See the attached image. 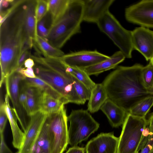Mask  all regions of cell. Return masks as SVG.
Instances as JSON below:
<instances>
[{
  "label": "cell",
  "mask_w": 153,
  "mask_h": 153,
  "mask_svg": "<svg viewBox=\"0 0 153 153\" xmlns=\"http://www.w3.org/2000/svg\"><path fill=\"white\" fill-rule=\"evenodd\" d=\"M125 16L130 23L153 28V0H143L127 7Z\"/></svg>",
  "instance_id": "obj_10"
},
{
  "label": "cell",
  "mask_w": 153,
  "mask_h": 153,
  "mask_svg": "<svg viewBox=\"0 0 153 153\" xmlns=\"http://www.w3.org/2000/svg\"><path fill=\"white\" fill-rule=\"evenodd\" d=\"M24 77L17 71L13 72L5 79L6 94L12 102L18 120L25 132L30 120V117L27 114L19 101L20 83Z\"/></svg>",
  "instance_id": "obj_9"
},
{
  "label": "cell",
  "mask_w": 153,
  "mask_h": 153,
  "mask_svg": "<svg viewBox=\"0 0 153 153\" xmlns=\"http://www.w3.org/2000/svg\"><path fill=\"white\" fill-rule=\"evenodd\" d=\"M67 70L72 76L83 83L91 90L95 85L96 83L91 79L89 76L82 69L67 66Z\"/></svg>",
  "instance_id": "obj_27"
},
{
  "label": "cell",
  "mask_w": 153,
  "mask_h": 153,
  "mask_svg": "<svg viewBox=\"0 0 153 153\" xmlns=\"http://www.w3.org/2000/svg\"><path fill=\"white\" fill-rule=\"evenodd\" d=\"M72 76L76 92L80 98L85 103L90 98L91 90L78 79Z\"/></svg>",
  "instance_id": "obj_30"
},
{
  "label": "cell",
  "mask_w": 153,
  "mask_h": 153,
  "mask_svg": "<svg viewBox=\"0 0 153 153\" xmlns=\"http://www.w3.org/2000/svg\"><path fill=\"white\" fill-rule=\"evenodd\" d=\"M119 137L113 133H102L87 143L86 153H117Z\"/></svg>",
  "instance_id": "obj_14"
},
{
  "label": "cell",
  "mask_w": 153,
  "mask_h": 153,
  "mask_svg": "<svg viewBox=\"0 0 153 153\" xmlns=\"http://www.w3.org/2000/svg\"><path fill=\"white\" fill-rule=\"evenodd\" d=\"M109 57L96 50L74 52L65 54L59 58L67 66L83 69Z\"/></svg>",
  "instance_id": "obj_11"
},
{
  "label": "cell",
  "mask_w": 153,
  "mask_h": 153,
  "mask_svg": "<svg viewBox=\"0 0 153 153\" xmlns=\"http://www.w3.org/2000/svg\"><path fill=\"white\" fill-rule=\"evenodd\" d=\"M26 0H13L10 7L0 13V87L6 79L17 70L25 47H30L25 26Z\"/></svg>",
  "instance_id": "obj_1"
},
{
  "label": "cell",
  "mask_w": 153,
  "mask_h": 153,
  "mask_svg": "<svg viewBox=\"0 0 153 153\" xmlns=\"http://www.w3.org/2000/svg\"><path fill=\"white\" fill-rule=\"evenodd\" d=\"M149 92L152 93H153V85L149 90Z\"/></svg>",
  "instance_id": "obj_41"
},
{
  "label": "cell",
  "mask_w": 153,
  "mask_h": 153,
  "mask_svg": "<svg viewBox=\"0 0 153 153\" xmlns=\"http://www.w3.org/2000/svg\"><path fill=\"white\" fill-rule=\"evenodd\" d=\"M36 0H26L25 10V26L30 48L33 47L37 36L36 15Z\"/></svg>",
  "instance_id": "obj_16"
},
{
  "label": "cell",
  "mask_w": 153,
  "mask_h": 153,
  "mask_svg": "<svg viewBox=\"0 0 153 153\" xmlns=\"http://www.w3.org/2000/svg\"><path fill=\"white\" fill-rule=\"evenodd\" d=\"M27 99V95L25 88L20 82V83L19 101L21 105L25 111Z\"/></svg>",
  "instance_id": "obj_37"
},
{
  "label": "cell",
  "mask_w": 153,
  "mask_h": 153,
  "mask_svg": "<svg viewBox=\"0 0 153 153\" xmlns=\"http://www.w3.org/2000/svg\"><path fill=\"white\" fill-rule=\"evenodd\" d=\"M96 24L100 30L109 38L126 58L132 57L134 49L131 31L124 28L109 11Z\"/></svg>",
  "instance_id": "obj_5"
},
{
  "label": "cell",
  "mask_w": 153,
  "mask_h": 153,
  "mask_svg": "<svg viewBox=\"0 0 153 153\" xmlns=\"http://www.w3.org/2000/svg\"><path fill=\"white\" fill-rule=\"evenodd\" d=\"M150 61L151 62L152 64L153 65V58L151 59L150 60Z\"/></svg>",
  "instance_id": "obj_42"
},
{
  "label": "cell",
  "mask_w": 153,
  "mask_h": 153,
  "mask_svg": "<svg viewBox=\"0 0 153 153\" xmlns=\"http://www.w3.org/2000/svg\"><path fill=\"white\" fill-rule=\"evenodd\" d=\"M45 22V19L44 17L37 23V33L38 36L46 40L49 29H48L46 27Z\"/></svg>",
  "instance_id": "obj_34"
},
{
  "label": "cell",
  "mask_w": 153,
  "mask_h": 153,
  "mask_svg": "<svg viewBox=\"0 0 153 153\" xmlns=\"http://www.w3.org/2000/svg\"><path fill=\"white\" fill-rule=\"evenodd\" d=\"M141 76L144 85L149 91L153 85V65L150 61L147 65L143 66Z\"/></svg>",
  "instance_id": "obj_29"
},
{
  "label": "cell",
  "mask_w": 153,
  "mask_h": 153,
  "mask_svg": "<svg viewBox=\"0 0 153 153\" xmlns=\"http://www.w3.org/2000/svg\"><path fill=\"white\" fill-rule=\"evenodd\" d=\"M51 141V153H63L68 144V116L63 105L56 112L46 118Z\"/></svg>",
  "instance_id": "obj_8"
},
{
  "label": "cell",
  "mask_w": 153,
  "mask_h": 153,
  "mask_svg": "<svg viewBox=\"0 0 153 153\" xmlns=\"http://www.w3.org/2000/svg\"><path fill=\"white\" fill-rule=\"evenodd\" d=\"M143 67L140 64L130 67L117 66L102 83L108 99L128 114L140 101L153 96L144 85L141 76Z\"/></svg>",
  "instance_id": "obj_2"
},
{
  "label": "cell",
  "mask_w": 153,
  "mask_h": 153,
  "mask_svg": "<svg viewBox=\"0 0 153 153\" xmlns=\"http://www.w3.org/2000/svg\"><path fill=\"white\" fill-rule=\"evenodd\" d=\"M30 48L27 45H26L25 48L19 59L17 69L22 68L25 61L27 59L30 58L31 55L29 51Z\"/></svg>",
  "instance_id": "obj_35"
},
{
  "label": "cell",
  "mask_w": 153,
  "mask_h": 153,
  "mask_svg": "<svg viewBox=\"0 0 153 153\" xmlns=\"http://www.w3.org/2000/svg\"><path fill=\"white\" fill-rule=\"evenodd\" d=\"M134 49L137 51L147 61L153 57V31L140 26L131 31Z\"/></svg>",
  "instance_id": "obj_12"
},
{
  "label": "cell",
  "mask_w": 153,
  "mask_h": 153,
  "mask_svg": "<svg viewBox=\"0 0 153 153\" xmlns=\"http://www.w3.org/2000/svg\"><path fill=\"white\" fill-rule=\"evenodd\" d=\"M153 106V96H149L140 101L130 110L128 114L138 117H146Z\"/></svg>",
  "instance_id": "obj_25"
},
{
  "label": "cell",
  "mask_w": 153,
  "mask_h": 153,
  "mask_svg": "<svg viewBox=\"0 0 153 153\" xmlns=\"http://www.w3.org/2000/svg\"><path fill=\"white\" fill-rule=\"evenodd\" d=\"M30 153H51L48 126L46 119L33 145Z\"/></svg>",
  "instance_id": "obj_21"
},
{
  "label": "cell",
  "mask_w": 153,
  "mask_h": 153,
  "mask_svg": "<svg viewBox=\"0 0 153 153\" xmlns=\"http://www.w3.org/2000/svg\"><path fill=\"white\" fill-rule=\"evenodd\" d=\"M16 71L22 74L24 77L29 78H35L37 77L36 75L33 68H21L18 69Z\"/></svg>",
  "instance_id": "obj_38"
},
{
  "label": "cell",
  "mask_w": 153,
  "mask_h": 153,
  "mask_svg": "<svg viewBox=\"0 0 153 153\" xmlns=\"http://www.w3.org/2000/svg\"><path fill=\"white\" fill-rule=\"evenodd\" d=\"M63 105L61 100L44 91L42 92L39 99V111L47 114L56 112Z\"/></svg>",
  "instance_id": "obj_22"
},
{
  "label": "cell",
  "mask_w": 153,
  "mask_h": 153,
  "mask_svg": "<svg viewBox=\"0 0 153 153\" xmlns=\"http://www.w3.org/2000/svg\"><path fill=\"white\" fill-rule=\"evenodd\" d=\"M47 115L39 111L30 116V123L26 130L24 132L22 144L16 153H31L33 145Z\"/></svg>",
  "instance_id": "obj_13"
},
{
  "label": "cell",
  "mask_w": 153,
  "mask_h": 153,
  "mask_svg": "<svg viewBox=\"0 0 153 153\" xmlns=\"http://www.w3.org/2000/svg\"><path fill=\"white\" fill-rule=\"evenodd\" d=\"M36 77L53 88L61 96L64 105L69 103L84 104L76 91L72 76L59 58H46L31 55Z\"/></svg>",
  "instance_id": "obj_3"
},
{
  "label": "cell",
  "mask_w": 153,
  "mask_h": 153,
  "mask_svg": "<svg viewBox=\"0 0 153 153\" xmlns=\"http://www.w3.org/2000/svg\"><path fill=\"white\" fill-rule=\"evenodd\" d=\"M68 120L70 123L68 144L71 147L77 146L87 140L100 126L88 110L82 109L72 110L68 116Z\"/></svg>",
  "instance_id": "obj_6"
},
{
  "label": "cell",
  "mask_w": 153,
  "mask_h": 153,
  "mask_svg": "<svg viewBox=\"0 0 153 153\" xmlns=\"http://www.w3.org/2000/svg\"><path fill=\"white\" fill-rule=\"evenodd\" d=\"M108 99L107 93L102 83L96 84L91 90L88 111L92 113L97 112Z\"/></svg>",
  "instance_id": "obj_20"
},
{
  "label": "cell",
  "mask_w": 153,
  "mask_h": 153,
  "mask_svg": "<svg viewBox=\"0 0 153 153\" xmlns=\"http://www.w3.org/2000/svg\"><path fill=\"white\" fill-rule=\"evenodd\" d=\"M83 21L97 23L109 10L114 0H82Z\"/></svg>",
  "instance_id": "obj_15"
},
{
  "label": "cell",
  "mask_w": 153,
  "mask_h": 153,
  "mask_svg": "<svg viewBox=\"0 0 153 153\" xmlns=\"http://www.w3.org/2000/svg\"><path fill=\"white\" fill-rule=\"evenodd\" d=\"M83 4L82 0H70L63 16L51 25L46 40L60 49L74 35L81 32Z\"/></svg>",
  "instance_id": "obj_4"
},
{
  "label": "cell",
  "mask_w": 153,
  "mask_h": 153,
  "mask_svg": "<svg viewBox=\"0 0 153 153\" xmlns=\"http://www.w3.org/2000/svg\"><path fill=\"white\" fill-rule=\"evenodd\" d=\"M85 148L77 146L71 147L65 153H85Z\"/></svg>",
  "instance_id": "obj_39"
},
{
  "label": "cell",
  "mask_w": 153,
  "mask_h": 153,
  "mask_svg": "<svg viewBox=\"0 0 153 153\" xmlns=\"http://www.w3.org/2000/svg\"><path fill=\"white\" fill-rule=\"evenodd\" d=\"M106 115L112 127L117 128L123 125L128 113L123 108L108 99L100 108Z\"/></svg>",
  "instance_id": "obj_17"
},
{
  "label": "cell",
  "mask_w": 153,
  "mask_h": 153,
  "mask_svg": "<svg viewBox=\"0 0 153 153\" xmlns=\"http://www.w3.org/2000/svg\"><path fill=\"white\" fill-rule=\"evenodd\" d=\"M149 124L146 117L128 114L123 125L117 153H139L138 149L143 131Z\"/></svg>",
  "instance_id": "obj_7"
},
{
  "label": "cell",
  "mask_w": 153,
  "mask_h": 153,
  "mask_svg": "<svg viewBox=\"0 0 153 153\" xmlns=\"http://www.w3.org/2000/svg\"><path fill=\"white\" fill-rule=\"evenodd\" d=\"M33 47L38 53L46 58H59L65 54L60 49L53 47L46 40L38 35Z\"/></svg>",
  "instance_id": "obj_23"
},
{
  "label": "cell",
  "mask_w": 153,
  "mask_h": 153,
  "mask_svg": "<svg viewBox=\"0 0 153 153\" xmlns=\"http://www.w3.org/2000/svg\"><path fill=\"white\" fill-rule=\"evenodd\" d=\"M150 133V129L149 124L143 131L142 136L138 149V152L145 146L149 139Z\"/></svg>",
  "instance_id": "obj_36"
},
{
  "label": "cell",
  "mask_w": 153,
  "mask_h": 153,
  "mask_svg": "<svg viewBox=\"0 0 153 153\" xmlns=\"http://www.w3.org/2000/svg\"><path fill=\"white\" fill-rule=\"evenodd\" d=\"M8 117L6 111L4 102L1 100L0 106V133L3 134L6 124Z\"/></svg>",
  "instance_id": "obj_33"
},
{
  "label": "cell",
  "mask_w": 153,
  "mask_h": 153,
  "mask_svg": "<svg viewBox=\"0 0 153 153\" xmlns=\"http://www.w3.org/2000/svg\"><path fill=\"white\" fill-rule=\"evenodd\" d=\"M36 18L38 22L43 18L48 12V0H36Z\"/></svg>",
  "instance_id": "obj_32"
},
{
  "label": "cell",
  "mask_w": 153,
  "mask_h": 153,
  "mask_svg": "<svg viewBox=\"0 0 153 153\" xmlns=\"http://www.w3.org/2000/svg\"><path fill=\"white\" fill-rule=\"evenodd\" d=\"M70 0H48V12L51 18V25H53L64 14Z\"/></svg>",
  "instance_id": "obj_24"
},
{
  "label": "cell",
  "mask_w": 153,
  "mask_h": 153,
  "mask_svg": "<svg viewBox=\"0 0 153 153\" xmlns=\"http://www.w3.org/2000/svg\"><path fill=\"white\" fill-rule=\"evenodd\" d=\"M150 133L148 140L140 153H153V112L151 113L148 120Z\"/></svg>",
  "instance_id": "obj_31"
},
{
  "label": "cell",
  "mask_w": 153,
  "mask_h": 153,
  "mask_svg": "<svg viewBox=\"0 0 153 153\" xmlns=\"http://www.w3.org/2000/svg\"><path fill=\"white\" fill-rule=\"evenodd\" d=\"M23 80L27 85L35 86L40 88L56 98L60 100L64 104L62 99L60 95L48 84L39 78L37 77L35 78L24 77Z\"/></svg>",
  "instance_id": "obj_26"
},
{
  "label": "cell",
  "mask_w": 153,
  "mask_h": 153,
  "mask_svg": "<svg viewBox=\"0 0 153 153\" xmlns=\"http://www.w3.org/2000/svg\"><path fill=\"white\" fill-rule=\"evenodd\" d=\"M24 65L25 68H33L35 65L34 62L32 58H30L25 61Z\"/></svg>",
  "instance_id": "obj_40"
},
{
  "label": "cell",
  "mask_w": 153,
  "mask_h": 153,
  "mask_svg": "<svg viewBox=\"0 0 153 153\" xmlns=\"http://www.w3.org/2000/svg\"><path fill=\"white\" fill-rule=\"evenodd\" d=\"M125 58L123 53L119 51L115 52L109 58L82 69L89 76H97L103 72L115 68Z\"/></svg>",
  "instance_id": "obj_18"
},
{
  "label": "cell",
  "mask_w": 153,
  "mask_h": 153,
  "mask_svg": "<svg viewBox=\"0 0 153 153\" xmlns=\"http://www.w3.org/2000/svg\"><path fill=\"white\" fill-rule=\"evenodd\" d=\"M42 91L34 95L26 94L27 99L26 111L29 117H30L31 115L39 111V99Z\"/></svg>",
  "instance_id": "obj_28"
},
{
  "label": "cell",
  "mask_w": 153,
  "mask_h": 153,
  "mask_svg": "<svg viewBox=\"0 0 153 153\" xmlns=\"http://www.w3.org/2000/svg\"><path fill=\"white\" fill-rule=\"evenodd\" d=\"M5 109L9 121L13 135L12 144L16 149H19L22 144L24 133L19 128L17 122L18 120L14 110L9 104V97L6 93L4 101Z\"/></svg>",
  "instance_id": "obj_19"
}]
</instances>
